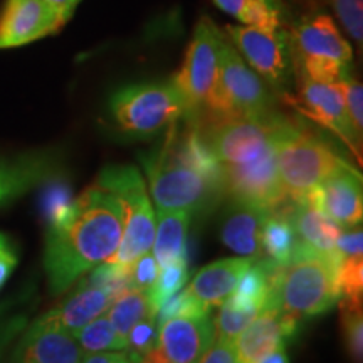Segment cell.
Wrapping results in <instances>:
<instances>
[{"instance_id": "1", "label": "cell", "mask_w": 363, "mask_h": 363, "mask_svg": "<svg viewBox=\"0 0 363 363\" xmlns=\"http://www.w3.org/2000/svg\"><path fill=\"white\" fill-rule=\"evenodd\" d=\"M281 118L274 111L261 118L214 121L207 128L199 126L220 165L224 192L269 212L293 202L281 185L276 165Z\"/></svg>"}, {"instance_id": "2", "label": "cell", "mask_w": 363, "mask_h": 363, "mask_svg": "<svg viewBox=\"0 0 363 363\" xmlns=\"http://www.w3.org/2000/svg\"><path fill=\"white\" fill-rule=\"evenodd\" d=\"M123 235V211L110 190L94 182L79 197L72 216L45 234L44 266L52 293L69 286L115 256Z\"/></svg>"}, {"instance_id": "3", "label": "cell", "mask_w": 363, "mask_h": 363, "mask_svg": "<svg viewBox=\"0 0 363 363\" xmlns=\"http://www.w3.org/2000/svg\"><path fill=\"white\" fill-rule=\"evenodd\" d=\"M340 296L338 257L315 251L296 239L289 261L276 267L264 308H276L299 323L328 311Z\"/></svg>"}, {"instance_id": "4", "label": "cell", "mask_w": 363, "mask_h": 363, "mask_svg": "<svg viewBox=\"0 0 363 363\" xmlns=\"http://www.w3.org/2000/svg\"><path fill=\"white\" fill-rule=\"evenodd\" d=\"M276 165L286 195L296 202L350 163L325 138L283 116L276 133Z\"/></svg>"}, {"instance_id": "5", "label": "cell", "mask_w": 363, "mask_h": 363, "mask_svg": "<svg viewBox=\"0 0 363 363\" xmlns=\"http://www.w3.org/2000/svg\"><path fill=\"white\" fill-rule=\"evenodd\" d=\"M294 74L318 83L338 84L350 78L353 51L335 21L315 13L296 22L289 30Z\"/></svg>"}, {"instance_id": "6", "label": "cell", "mask_w": 363, "mask_h": 363, "mask_svg": "<svg viewBox=\"0 0 363 363\" xmlns=\"http://www.w3.org/2000/svg\"><path fill=\"white\" fill-rule=\"evenodd\" d=\"M152 199L163 211H199L212 206L224 194L219 185L189 165L172 140L160 150L140 157Z\"/></svg>"}, {"instance_id": "7", "label": "cell", "mask_w": 363, "mask_h": 363, "mask_svg": "<svg viewBox=\"0 0 363 363\" xmlns=\"http://www.w3.org/2000/svg\"><path fill=\"white\" fill-rule=\"evenodd\" d=\"M96 184L115 195L123 211V235L111 262L130 267L143 254L152 251L157 219L145 182L133 165L104 167Z\"/></svg>"}, {"instance_id": "8", "label": "cell", "mask_w": 363, "mask_h": 363, "mask_svg": "<svg viewBox=\"0 0 363 363\" xmlns=\"http://www.w3.org/2000/svg\"><path fill=\"white\" fill-rule=\"evenodd\" d=\"M206 113L208 123L238 118H261L274 113L272 91L247 66L227 35H224L220 49L219 84Z\"/></svg>"}, {"instance_id": "9", "label": "cell", "mask_w": 363, "mask_h": 363, "mask_svg": "<svg viewBox=\"0 0 363 363\" xmlns=\"http://www.w3.org/2000/svg\"><path fill=\"white\" fill-rule=\"evenodd\" d=\"M110 110L118 128L136 136L158 133L190 115L174 78L163 83L125 86L111 96Z\"/></svg>"}, {"instance_id": "10", "label": "cell", "mask_w": 363, "mask_h": 363, "mask_svg": "<svg viewBox=\"0 0 363 363\" xmlns=\"http://www.w3.org/2000/svg\"><path fill=\"white\" fill-rule=\"evenodd\" d=\"M225 35L272 93L289 94V86L294 81V61L291 38L286 27L266 29L229 24Z\"/></svg>"}, {"instance_id": "11", "label": "cell", "mask_w": 363, "mask_h": 363, "mask_svg": "<svg viewBox=\"0 0 363 363\" xmlns=\"http://www.w3.org/2000/svg\"><path fill=\"white\" fill-rule=\"evenodd\" d=\"M224 34L208 17H201L195 26L185 61L179 74L174 76L177 88L189 106V118L206 110L214 98L220 76V49Z\"/></svg>"}, {"instance_id": "12", "label": "cell", "mask_w": 363, "mask_h": 363, "mask_svg": "<svg viewBox=\"0 0 363 363\" xmlns=\"http://www.w3.org/2000/svg\"><path fill=\"white\" fill-rule=\"evenodd\" d=\"M294 81H296L298 94L296 96L286 94L283 96L284 101L313 123L323 126L338 136L357 157L358 165H362V136L353 128L348 116L342 86L318 83L301 74H294Z\"/></svg>"}, {"instance_id": "13", "label": "cell", "mask_w": 363, "mask_h": 363, "mask_svg": "<svg viewBox=\"0 0 363 363\" xmlns=\"http://www.w3.org/2000/svg\"><path fill=\"white\" fill-rule=\"evenodd\" d=\"M216 338L208 313L172 318L160 325L158 342L138 363H197Z\"/></svg>"}, {"instance_id": "14", "label": "cell", "mask_w": 363, "mask_h": 363, "mask_svg": "<svg viewBox=\"0 0 363 363\" xmlns=\"http://www.w3.org/2000/svg\"><path fill=\"white\" fill-rule=\"evenodd\" d=\"M62 26L57 12L44 0H6L0 12V49L35 43Z\"/></svg>"}, {"instance_id": "15", "label": "cell", "mask_w": 363, "mask_h": 363, "mask_svg": "<svg viewBox=\"0 0 363 363\" xmlns=\"http://www.w3.org/2000/svg\"><path fill=\"white\" fill-rule=\"evenodd\" d=\"M305 199L340 227H355L363 217L362 177L355 167L330 175L311 189Z\"/></svg>"}, {"instance_id": "16", "label": "cell", "mask_w": 363, "mask_h": 363, "mask_svg": "<svg viewBox=\"0 0 363 363\" xmlns=\"http://www.w3.org/2000/svg\"><path fill=\"white\" fill-rule=\"evenodd\" d=\"M83 357L74 335L38 318L21 338L12 363H81Z\"/></svg>"}, {"instance_id": "17", "label": "cell", "mask_w": 363, "mask_h": 363, "mask_svg": "<svg viewBox=\"0 0 363 363\" xmlns=\"http://www.w3.org/2000/svg\"><path fill=\"white\" fill-rule=\"evenodd\" d=\"M298 326L296 320L281 315L276 308H262L235 338L238 363H257L267 353L284 347V342L296 333Z\"/></svg>"}, {"instance_id": "18", "label": "cell", "mask_w": 363, "mask_h": 363, "mask_svg": "<svg viewBox=\"0 0 363 363\" xmlns=\"http://www.w3.org/2000/svg\"><path fill=\"white\" fill-rule=\"evenodd\" d=\"M269 211L256 203L233 199L224 212L220 239L230 251L256 262L262 259L261 233Z\"/></svg>"}, {"instance_id": "19", "label": "cell", "mask_w": 363, "mask_h": 363, "mask_svg": "<svg viewBox=\"0 0 363 363\" xmlns=\"http://www.w3.org/2000/svg\"><path fill=\"white\" fill-rule=\"evenodd\" d=\"M115 298V293L110 288L84 281L76 289L74 294H71L65 303H61L54 310L40 316V320L52 326H57V328L65 330L67 333L76 335L89 321L103 315Z\"/></svg>"}, {"instance_id": "20", "label": "cell", "mask_w": 363, "mask_h": 363, "mask_svg": "<svg viewBox=\"0 0 363 363\" xmlns=\"http://www.w3.org/2000/svg\"><path fill=\"white\" fill-rule=\"evenodd\" d=\"M56 169L57 162L49 153L0 157V206L48 182Z\"/></svg>"}, {"instance_id": "21", "label": "cell", "mask_w": 363, "mask_h": 363, "mask_svg": "<svg viewBox=\"0 0 363 363\" xmlns=\"http://www.w3.org/2000/svg\"><path fill=\"white\" fill-rule=\"evenodd\" d=\"M247 257H227L203 266L187 288L207 308L220 306L233 293L240 276L251 267Z\"/></svg>"}, {"instance_id": "22", "label": "cell", "mask_w": 363, "mask_h": 363, "mask_svg": "<svg viewBox=\"0 0 363 363\" xmlns=\"http://www.w3.org/2000/svg\"><path fill=\"white\" fill-rule=\"evenodd\" d=\"M291 220L299 242L330 257H338L337 240L342 234V227L335 224L308 199L303 197L293 202Z\"/></svg>"}, {"instance_id": "23", "label": "cell", "mask_w": 363, "mask_h": 363, "mask_svg": "<svg viewBox=\"0 0 363 363\" xmlns=\"http://www.w3.org/2000/svg\"><path fill=\"white\" fill-rule=\"evenodd\" d=\"M190 225L189 211H163L158 208L155 238L152 254L158 267L177 259H187V235Z\"/></svg>"}, {"instance_id": "24", "label": "cell", "mask_w": 363, "mask_h": 363, "mask_svg": "<svg viewBox=\"0 0 363 363\" xmlns=\"http://www.w3.org/2000/svg\"><path fill=\"white\" fill-rule=\"evenodd\" d=\"M338 284L342 296L347 299H362L363 293V234L362 229H353L338 235Z\"/></svg>"}, {"instance_id": "25", "label": "cell", "mask_w": 363, "mask_h": 363, "mask_svg": "<svg viewBox=\"0 0 363 363\" xmlns=\"http://www.w3.org/2000/svg\"><path fill=\"white\" fill-rule=\"evenodd\" d=\"M291 207L293 202H289L288 206L269 212L264 225H262V257L271 259L279 266L289 261L294 244H296V233H294L291 220Z\"/></svg>"}, {"instance_id": "26", "label": "cell", "mask_w": 363, "mask_h": 363, "mask_svg": "<svg viewBox=\"0 0 363 363\" xmlns=\"http://www.w3.org/2000/svg\"><path fill=\"white\" fill-rule=\"evenodd\" d=\"M216 7L224 11L242 26L286 27V9L281 0H212Z\"/></svg>"}, {"instance_id": "27", "label": "cell", "mask_w": 363, "mask_h": 363, "mask_svg": "<svg viewBox=\"0 0 363 363\" xmlns=\"http://www.w3.org/2000/svg\"><path fill=\"white\" fill-rule=\"evenodd\" d=\"M148 315H157L150 306L148 293L131 288L118 294L106 310V316L110 318L113 328L116 330L118 337L123 340L125 345L128 331L133 328V325Z\"/></svg>"}, {"instance_id": "28", "label": "cell", "mask_w": 363, "mask_h": 363, "mask_svg": "<svg viewBox=\"0 0 363 363\" xmlns=\"http://www.w3.org/2000/svg\"><path fill=\"white\" fill-rule=\"evenodd\" d=\"M76 342L83 353H99V352H115L125 350V342L118 337L116 330L113 328L110 318L106 316V311L88 325L83 326L78 333L74 335Z\"/></svg>"}, {"instance_id": "29", "label": "cell", "mask_w": 363, "mask_h": 363, "mask_svg": "<svg viewBox=\"0 0 363 363\" xmlns=\"http://www.w3.org/2000/svg\"><path fill=\"white\" fill-rule=\"evenodd\" d=\"M189 279V267L187 259H177L169 264L158 267V276L152 288L148 289V299L152 310L158 313L160 306L170 296H174L177 291L184 288Z\"/></svg>"}, {"instance_id": "30", "label": "cell", "mask_w": 363, "mask_h": 363, "mask_svg": "<svg viewBox=\"0 0 363 363\" xmlns=\"http://www.w3.org/2000/svg\"><path fill=\"white\" fill-rule=\"evenodd\" d=\"M342 305V321L345 347L353 363H362L363 360V315L362 299L340 298Z\"/></svg>"}, {"instance_id": "31", "label": "cell", "mask_w": 363, "mask_h": 363, "mask_svg": "<svg viewBox=\"0 0 363 363\" xmlns=\"http://www.w3.org/2000/svg\"><path fill=\"white\" fill-rule=\"evenodd\" d=\"M76 208V199L65 182H52L43 197L44 219L49 227H56L66 222Z\"/></svg>"}, {"instance_id": "32", "label": "cell", "mask_w": 363, "mask_h": 363, "mask_svg": "<svg viewBox=\"0 0 363 363\" xmlns=\"http://www.w3.org/2000/svg\"><path fill=\"white\" fill-rule=\"evenodd\" d=\"M257 310H249V308L234 306L225 299L220 305V311L214 321L216 337L235 342V338L242 333V330L251 323L257 316Z\"/></svg>"}, {"instance_id": "33", "label": "cell", "mask_w": 363, "mask_h": 363, "mask_svg": "<svg viewBox=\"0 0 363 363\" xmlns=\"http://www.w3.org/2000/svg\"><path fill=\"white\" fill-rule=\"evenodd\" d=\"M158 331H160V326L157 323V315L145 316L143 320L133 325V328L128 331L125 347V352L131 357V360L138 363L142 357L155 347L158 342Z\"/></svg>"}, {"instance_id": "34", "label": "cell", "mask_w": 363, "mask_h": 363, "mask_svg": "<svg viewBox=\"0 0 363 363\" xmlns=\"http://www.w3.org/2000/svg\"><path fill=\"white\" fill-rule=\"evenodd\" d=\"M211 308H207L201 299H197L190 291L189 288L180 289L174 296H170L165 303L160 306L157 313V323L160 326L165 321L172 320V318L179 316H201L208 313Z\"/></svg>"}, {"instance_id": "35", "label": "cell", "mask_w": 363, "mask_h": 363, "mask_svg": "<svg viewBox=\"0 0 363 363\" xmlns=\"http://www.w3.org/2000/svg\"><path fill=\"white\" fill-rule=\"evenodd\" d=\"M348 35L358 44L363 39V0H330Z\"/></svg>"}, {"instance_id": "36", "label": "cell", "mask_w": 363, "mask_h": 363, "mask_svg": "<svg viewBox=\"0 0 363 363\" xmlns=\"http://www.w3.org/2000/svg\"><path fill=\"white\" fill-rule=\"evenodd\" d=\"M158 276V264L153 257L152 251L138 257L133 264L130 266L128 272V288L140 289V291H148L155 283Z\"/></svg>"}, {"instance_id": "37", "label": "cell", "mask_w": 363, "mask_h": 363, "mask_svg": "<svg viewBox=\"0 0 363 363\" xmlns=\"http://www.w3.org/2000/svg\"><path fill=\"white\" fill-rule=\"evenodd\" d=\"M343 89L345 96V104H347L348 116H350V121L353 128L358 135L362 136L363 133V88L360 81H357L353 76L348 79H345L343 83H338Z\"/></svg>"}, {"instance_id": "38", "label": "cell", "mask_w": 363, "mask_h": 363, "mask_svg": "<svg viewBox=\"0 0 363 363\" xmlns=\"http://www.w3.org/2000/svg\"><path fill=\"white\" fill-rule=\"evenodd\" d=\"M197 363H238L234 342L216 337Z\"/></svg>"}, {"instance_id": "39", "label": "cell", "mask_w": 363, "mask_h": 363, "mask_svg": "<svg viewBox=\"0 0 363 363\" xmlns=\"http://www.w3.org/2000/svg\"><path fill=\"white\" fill-rule=\"evenodd\" d=\"M17 264V254L11 244L6 242L0 246V288L6 284L9 276L12 274L13 267Z\"/></svg>"}, {"instance_id": "40", "label": "cell", "mask_w": 363, "mask_h": 363, "mask_svg": "<svg viewBox=\"0 0 363 363\" xmlns=\"http://www.w3.org/2000/svg\"><path fill=\"white\" fill-rule=\"evenodd\" d=\"M81 363H135L131 357L125 350L115 352H99L89 353L88 357H83Z\"/></svg>"}, {"instance_id": "41", "label": "cell", "mask_w": 363, "mask_h": 363, "mask_svg": "<svg viewBox=\"0 0 363 363\" xmlns=\"http://www.w3.org/2000/svg\"><path fill=\"white\" fill-rule=\"evenodd\" d=\"M48 6H51L54 11L57 12V16L61 17L62 22H66L71 19L72 13H74L76 7H78V4L81 0H44Z\"/></svg>"}, {"instance_id": "42", "label": "cell", "mask_w": 363, "mask_h": 363, "mask_svg": "<svg viewBox=\"0 0 363 363\" xmlns=\"http://www.w3.org/2000/svg\"><path fill=\"white\" fill-rule=\"evenodd\" d=\"M257 363H289V358L286 355L284 347H279L271 353H267L266 357H262Z\"/></svg>"}, {"instance_id": "43", "label": "cell", "mask_w": 363, "mask_h": 363, "mask_svg": "<svg viewBox=\"0 0 363 363\" xmlns=\"http://www.w3.org/2000/svg\"><path fill=\"white\" fill-rule=\"evenodd\" d=\"M6 242H9V239L4 234H0V246H2V244H6Z\"/></svg>"}]
</instances>
